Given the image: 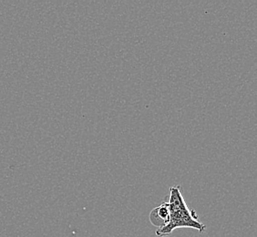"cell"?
Segmentation results:
<instances>
[{
  "mask_svg": "<svg viewBox=\"0 0 257 237\" xmlns=\"http://www.w3.org/2000/svg\"><path fill=\"white\" fill-rule=\"evenodd\" d=\"M167 203L170 210V219L166 225L157 229V236H168L178 228H192L200 232L206 230L205 224L199 220L196 212L187 206L180 186L177 185L170 188Z\"/></svg>",
  "mask_w": 257,
  "mask_h": 237,
  "instance_id": "1",
  "label": "cell"
},
{
  "mask_svg": "<svg viewBox=\"0 0 257 237\" xmlns=\"http://www.w3.org/2000/svg\"><path fill=\"white\" fill-rule=\"evenodd\" d=\"M170 219V210L167 202L161 203L158 207L154 208L149 215L150 222L156 227L162 228L167 224Z\"/></svg>",
  "mask_w": 257,
  "mask_h": 237,
  "instance_id": "2",
  "label": "cell"
}]
</instances>
